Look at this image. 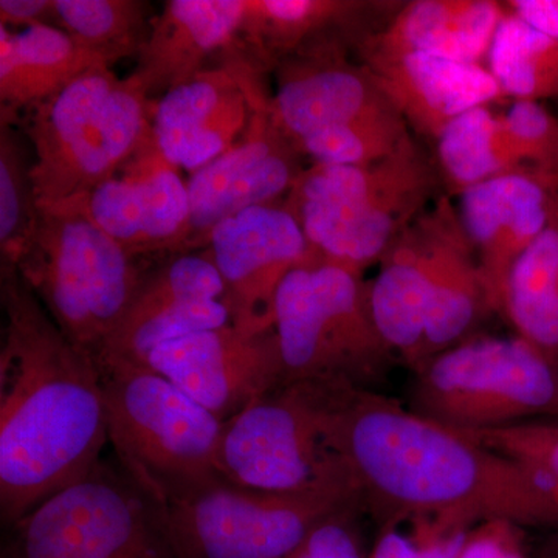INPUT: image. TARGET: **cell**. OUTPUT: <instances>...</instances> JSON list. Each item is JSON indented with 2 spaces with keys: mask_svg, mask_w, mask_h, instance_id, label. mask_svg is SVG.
Segmentation results:
<instances>
[{
  "mask_svg": "<svg viewBox=\"0 0 558 558\" xmlns=\"http://www.w3.org/2000/svg\"><path fill=\"white\" fill-rule=\"evenodd\" d=\"M153 20L143 0H54V27L109 69L138 60Z\"/></svg>",
  "mask_w": 558,
  "mask_h": 558,
  "instance_id": "f1b7e54d",
  "label": "cell"
},
{
  "mask_svg": "<svg viewBox=\"0 0 558 558\" xmlns=\"http://www.w3.org/2000/svg\"><path fill=\"white\" fill-rule=\"evenodd\" d=\"M531 558H558V529H549L542 539L529 549Z\"/></svg>",
  "mask_w": 558,
  "mask_h": 558,
  "instance_id": "ab89813d",
  "label": "cell"
},
{
  "mask_svg": "<svg viewBox=\"0 0 558 558\" xmlns=\"http://www.w3.org/2000/svg\"><path fill=\"white\" fill-rule=\"evenodd\" d=\"M274 329L286 384L337 380L374 389L398 360L371 314L369 282L315 253L278 289Z\"/></svg>",
  "mask_w": 558,
  "mask_h": 558,
  "instance_id": "52a82bcc",
  "label": "cell"
},
{
  "mask_svg": "<svg viewBox=\"0 0 558 558\" xmlns=\"http://www.w3.org/2000/svg\"><path fill=\"white\" fill-rule=\"evenodd\" d=\"M109 442L121 468L163 506L220 478L226 422L146 365L100 368Z\"/></svg>",
  "mask_w": 558,
  "mask_h": 558,
  "instance_id": "5b68a950",
  "label": "cell"
},
{
  "mask_svg": "<svg viewBox=\"0 0 558 558\" xmlns=\"http://www.w3.org/2000/svg\"><path fill=\"white\" fill-rule=\"evenodd\" d=\"M501 317L558 365V197L548 226L510 270Z\"/></svg>",
  "mask_w": 558,
  "mask_h": 558,
  "instance_id": "4316f807",
  "label": "cell"
},
{
  "mask_svg": "<svg viewBox=\"0 0 558 558\" xmlns=\"http://www.w3.org/2000/svg\"><path fill=\"white\" fill-rule=\"evenodd\" d=\"M523 529L509 520L481 521L470 531L459 558H531Z\"/></svg>",
  "mask_w": 558,
  "mask_h": 558,
  "instance_id": "8d00e7d4",
  "label": "cell"
},
{
  "mask_svg": "<svg viewBox=\"0 0 558 558\" xmlns=\"http://www.w3.org/2000/svg\"><path fill=\"white\" fill-rule=\"evenodd\" d=\"M421 223L428 284L425 365L440 352L476 336L484 319L494 311L475 250L450 194H440L435 204L422 213Z\"/></svg>",
  "mask_w": 558,
  "mask_h": 558,
  "instance_id": "ffe728a7",
  "label": "cell"
},
{
  "mask_svg": "<svg viewBox=\"0 0 558 558\" xmlns=\"http://www.w3.org/2000/svg\"><path fill=\"white\" fill-rule=\"evenodd\" d=\"M399 5L366 0H245L236 47L269 72L286 54L323 33L341 32L354 40L377 31Z\"/></svg>",
  "mask_w": 558,
  "mask_h": 558,
  "instance_id": "cb8c5ba5",
  "label": "cell"
},
{
  "mask_svg": "<svg viewBox=\"0 0 558 558\" xmlns=\"http://www.w3.org/2000/svg\"><path fill=\"white\" fill-rule=\"evenodd\" d=\"M0 517L10 527L109 442L101 374L16 270H0Z\"/></svg>",
  "mask_w": 558,
  "mask_h": 558,
  "instance_id": "7a4b0ae2",
  "label": "cell"
},
{
  "mask_svg": "<svg viewBox=\"0 0 558 558\" xmlns=\"http://www.w3.org/2000/svg\"><path fill=\"white\" fill-rule=\"evenodd\" d=\"M0 117V270H16L35 229L38 204L31 142L10 116Z\"/></svg>",
  "mask_w": 558,
  "mask_h": 558,
  "instance_id": "4dcf8cb0",
  "label": "cell"
},
{
  "mask_svg": "<svg viewBox=\"0 0 558 558\" xmlns=\"http://www.w3.org/2000/svg\"><path fill=\"white\" fill-rule=\"evenodd\" d=\"M487 61L505 97L513 101L558 98V40L532 28L508 7Z\"/></svg>",
  "mask_w": 558,
  "mask_h": 558,
  "instance_id": "f546056e",
  "label": "cell"
},
{
  "mask_svg": "<svg viewBox=\"0 0 558 558\" xmlns=\"http://www.w3.org/2000/svg\"><path fill=\"white\" fill-rule=\"evenodd\" d=\"M459 433L497 453L545 470L558 480V421L537 418L508 427Z\"/></svg>",
  "mask_w": 558,
  "mask_h": 558,
  "instance_id": "e575fe53",
  "label": "cell"
},
{
  "mask_svg": "<svg viewBox=\"0 0 558 558\" xmlns=\"http://www.w3.org/2000/svg\"><path fill=\"white\" fill-rule=\"evenodd\" d=\"M436 167L450 196L501 174L529 168L520 159L502 116L483 106L451 121L435 140Z\"/></svg>",
  "mask_w": 558,
  "mask_h": 558,
  "instance_id": "83f0119b",
  "label": "cell"
},
{
  "mask_svg": "<svg viewBox=\"0 0 558 558\" xmlns=\"http://www.w3.org/2000/svg\"><path fill=\"white\" fill-rule=\"evenodd\" d=\"M17 274L76 348L98 368L145 271L76 204L38 208Z\"/></svg>",
  "mask_w": 558,
  "mask_h": 558,
  "instance_id": "8992f818",
  "label": "cell"
},
{
  "mask_svg": "<svg viewBox=\"0 0 558 558\" xmlns=\"http://www.w3.org/2000/svg\"><path fill=\"white\" fill-rule=\"evenodd\" d=\"M226 325H231L226 286L208 250L174 255L143 275L102 348L98 371L113 362L145 365L161 344Z\"/></svg>",
  "mask_w": 558,
  "mask_h": 558,
  "instance_id": "9a60e30c",
  "label": "cell"
},
{
  "mask_svg": "<svg viewBox=\"0 0 558 558\" xmlns=\"http://www.w3.org/2000/svg\"><path fill=\"white\" fill-rule=\"evenodd\" d=\"M54 24V0H0V25L31 28Z\"/></svg>",
  "mask_w": 558,
  "mask_h": 558,
  "instance_id": "74e56055",
  "label": "cell"
},
{
  "mask_svg": "<svg viewBox=\"0 0 558 558\" xmlns=\"http://www.w3.org/2000/svg\"><path fill=\"white\" fill-rule=\"evenodd\" d=\"M145 365L223 422L286 384L275 329L201 330L161 344Z\"/></svg>",
  "mask_w": 558,
  "mask_h": 558,
  "instance_id": "5bb4252c",
  "label": "cell"
},
{
  "mask_svg": "<svg viewBox=\"0 0 558 558\" xmlns=\"http://www.w3.org/2000/svg\"><path fill=\"white\" fill-rule=\"evenodd\" d=\"M207 250L226 286L231 325L245 330L274 329L278 289L314 255L299 220L282 204L222 220L209 234Z\"/></svg>",
  "mask_w": 558,
  "mask_h": 558,
  "instance_id": "2e32d148",
  "label": "cell"
},
{
  "mask_svg": "<svg viewBox=\"0 0 558 558\" xmlns=\"http://www.w3.org/2000/svg\"><path fill=\"white\" fill-rule=\"evenodd\" d=\"M220 57L218 68L202 70L154 106V142L179 171L193 174L207 167L247 130L252 116L247 58L236 46Z\"/></svg>",
  "mask_w": 558,
  "mask_h": 558,
  "instance_id": "ac0fdd59",
  "label": "cell"
},
{
  "mask_svg": "<svg viewBox=\"0 0 558 558\" xmlns=\"http://www.w3.org/2000/svg\"><path fill=\"white\" fill-rule=\"evenodd\" d=\"M95 65L101 64L54 25L16 33L0 25V110L20 116Z\"/></svg>",
  "mask_w": 558,
  "mask_h": 558,
  "instance_id": "484cf974",
  "label": "cell"
},
{
  "mask_svg": "<svg viewBox=\"0 0 558 558\" xmlns=\"http://www.w3.org/2000/svg\"><path fill=\"white\" fill-rule=\"evenodd\" d=\"M369 281V306L381 339L416 373L424 365L427 264L421 216L392 242Z\"/></svg>",
  "mask_w": 558,
  "mask_h": 558,
  "instance_id": "d4e9b609",
  "label": "cell"
},
{
  "mask_svg": "<svg viewBox=\"0 0 558 558\" xmlns=\"http://www.w3.org/2000/svg\"><path fill=\"white\" fill-rule=\"evenodd\" d=\"M362 515L365 512L357 506L332 513L281 558H368L360 527Z\"/></svg>",
  "mask_w": 558,
  "mask_h": 558,
  "instance_id": "d590c367",
  "label": "cell"
},
{
  "mask_svg": "<svg viewBox=\"0 0 558 558\" xmlns=\"http://www.w3.org/2000/svg\"><path fill=\"white\" fill-rule=\"evenodd\" d=\"M330 449L377 523L449 513L558 529V480L405 409L376 389L317 380Z\"/></svg>",
  "mask_w": 558,
  "mask_h": 558,
  "instance_id": "6da1fadb",
  "label": "cell"
},
{
  "mask_svg": "<svg viewBox=\"0 0 558 558\" xmlns=\"http://www.w3.org/2000/svg\"><path fill=\"white\" fill-rule=\"evenodd\" d=\"M355 506L354 488L274 494L216 478L165 510L178 558H281L319 521Z\"/></svg>",
  "mask_w": 558,
  "mask_h": 558,
  "instance_id": "8fae6325",
  "label": "cell"
},
{
  "mask_svg": "<svg viewBox=\"0 0 558 558\" xmlns=\"http://www.w3.org/2000/svg\"><path fill=\"white\" fill-rule=\"evenodd\" d=\"M218 469L220 478L274 494L355 490L326 440L315 380L281 385L227 421Z\"/></svg>",
  "mask_w": 558,
  "mask_h": 558,
  "instance_id": "30bf717a",
  "label": "cell"
},
{
  "mask_svg": "<svg viewBox=\"0 0 558 558\" xmlns=\"http://www.w3.org/2000/svg\"><path fill=\"white\" fill-rule=\"evenodd\" d=\"M442 186L435 157L410 135L376 163H312L281 204L315 255L363 275L435 204Z\"/></svg>",
  "mask_w": 558,
  "mask_h": 558,
  "instance_id": "3957f363",
  "label": "cell"
},
{
  "mask_svg": "<svg viewBox=\"0 0 558 558\" xmlns=\"http://www.w3.org/2000/svg\"><path fill=\"white\" fill-rule=\"evenodd\" d=\"M502 120L523 163L558 179V117L542 101L519 100Z\"/></svg>",
  "mask_w": 558,
  "mask_h": 558,
  "instance_id": "836d02e7",
  "label": "cell"
},
{
  "mask_svg": "<svg viewBox=\"0 0 558 558\" xmlns=\"http://www.w3.org/2000/svg\"><path fill=\"white\" fill-rule=\"evenodd\" d=\"M459 218L475 250L494 314L513 264L546 229L558 197V179L534 168L498 175L459 194Z\"/></svg>",
  "mask_w": 558,
  "mask_h": 558,
  "instance_id": "d6986e66",
  "label": "cell"
},
{
  "mask_svg": "<svg viewBox=\"0 0 558 558\" xmlns=\"http://www.w3.org/2000/svg\"><path fill=\"white\" fill-rule=\"evenodd\" d=\"M505 13L497 0L400 2L387 24L354 40L351 50L357 58L424 53L481 64Z\"/></svg>",
  "mask_w": 558,
  "mask_h": 558,
  "instance_id": "7402d4cb",
  "label": "cell"
},
{
  "mask_svg": "<svg viewBox=\"0 0 558 558\" xmlns=\"http://www.w3.org/2000/svg\"><path fill=\"white\" fill-rule=\"evenodd\" d=\"M414 374L410 409L457 432L558 421V365L519 336L476 333Z\"/></svg>",
  "mask_w": 558,
  "mask_h": 558,
  "instance_id": "9c48e42d",
  "label": "cell"
},
{
  "mask_svg": "<svg viewBox=\"0 0 558 558\" xmlns=\"http://www.w3.org/2000/svg\"><path fill=\"white\" fill-rule=\"evenodd\" d=\"M0 558H178L167 510L100 461L7 527Z\"/></svg>",
  "mask_w": 558,
  "mask_h": 558,
  "instance_id": "ba28073f",
  "label": "cell"
},
{
  "mask_svg": "<svg viewBox=\"0 0 558 558\" xmlns=\"http://www.w3.org/2000/svg\"><path fill=\"white\" fill-rule=\"evenodd\" d=\"M156 101L131 76L95 65L35 108L5 112L31 142L38 208L83 199L153 137Z\"/></svg>",
  "mask_w": 558,
  "mask_h": 558,
  "instance_id": "277c9868",
  "label": "cell"
},
{
  "mask_svg": "<svg viewBox=\"0 0 558 558\" xmlns=\"http://www.w3.org/2000/svg\"><path fill=\"white\" fill-rule=\"evenodd\" d=\"M505 3L532 28L558 40V0H509Z\"/></svg>",
  "mask_w": 558,
  "mask_h": 558,
  "instance_id": "f35d334b",
  "label": "cell"
},
{
  "mask_svg": "<svg viewBox=\"0 0 558 558\" xmlns=\"http://www.w3.org/2000/svg\"><path fill=\"white\" fill-rule=\"evenodd\" d=\"M475 521L449 513H410L385 520L368 558H459Z\"/></svg>",
  "mask_w": 558,
  "mask_h": 558,
  "instance_id": "d6a6232c",
  "label": "cell"
},
{
  "mask_svg": "<svg viewBox=\"0 0 558 558\" xmlns=\"http://www.w3.org/2000/svg\"><path fill=\"white\" fill-rule=\"evenodd\" d=\"M409 128L435 142L440 132L469 110L501 100L488 68L424 53L359 58Z\"/></svg>",
  "mask_w": 558,
  "mask_h": 558,
  "instance_id": "44dd1931",
  "label": "cell"
},
{
  "mask_svg": "<svg viewBox=\"0 0 558 558\" xmlns=\"http://www.w3.org/2000/svg\"><path fill=\"white\" fill-rule=\"evenodd\" d=\"M410 135L402 113L389 109L347 126L307 135L295 146L312 163L360 167L387 159Z\"/></svg>",
  "mask_w": 558,
  "mask_h": 558,
  "instance_id": "1f68e13d",
  "label": "cell"
},
{
  "mask_svg": "<svg viewBox=\"0 0 558 558\" xmlns=\"http://www.w3.org/2000/svg\"><path fill=\"white\" fill-rule=\"evenodd\" d=\"M271 72V110L293 145L307 135L398 109L371 70L352 60L351 46L341 32L307 40L281 58Z\"/></svg>",
  "mask_w": 558,
  "mask_h": 558,
  "instance_id": "4fadbf2b",
  "label": "cell"
},
{
  "mask_svg": "<svg viewBox=\"0 0 558 558\" xmlns=\"http://www.w3.org/2000/svg\"><path fill=\"white\" fill-rule=\"evenodd\" d=\"M266 73L247 58L252 102L247 130L236 145L193 172L186 182L190 234L185 253L207 248L209 234L222 220L284 201L304 171V157L275 120Z\"/></svg>",
  "mask_w": 558,
  "mask_h": 558,
  "instance_id": "7c38bea8",
  "label": "cell"
},
{
  "mask_svg": "<svg viewBox=\"0 0 558 558\" xmlns=\"http://www.w3.org/2000/svg\"><path fill=\"white\" fill-rule=\"evenodd\" d=\"M245 0H170L153 20L131 78L148 97L196 76L205 61L238 43Z\"/></svg>",
  "mask_w": 558,
  "mask_h": 558,
  "instance_id": "603a6c76",
  "label": "cell"
},
{
  "mask_svg": "<svg viewBox=\"0 0 558 558\" xmlns=\"http://www.w3.org/2000/svg\"><path fill=\"white\" fill-rule=\"evenodd\" d=\"M134 258L185 253L190 234L189 185L150 137L130 163L72 202ZM70 205V204H68Z\"/></svg>",
  "mask_w": 558,
  "mask_h": 558,
  "instance_id": "e0dca14e",
  "label": "cell"
}]
</instances>
